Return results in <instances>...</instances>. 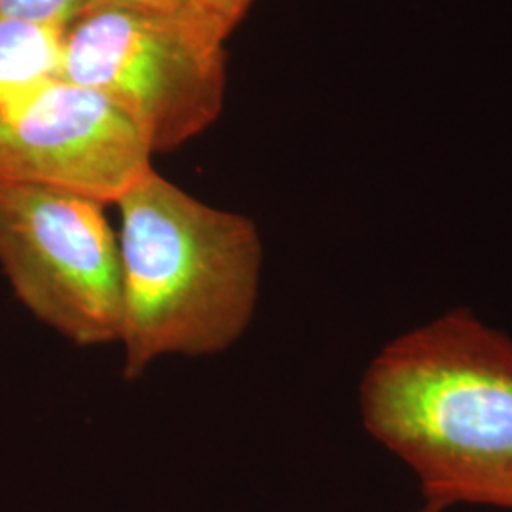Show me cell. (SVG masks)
I'll list each match as a JSON object with an SVG mask.
<instances>
[{
    "label": "cell",
    "instance_id": "10",
    "mask_svg": "<svg viewBox=\"0 0 512 512\" xmlns=\"http://www.w3.org/2000/svg\"><path fill=\"white\" fill-rule=\"evenodd\" d=\"M418 512H442V509H439V507H435V505H429V503H425V507L423 509H420Z\"/></svg>",
    "mask_w": 512,
    "mask_h": 512
},
{
    "label": "cell",
    "instance_id": "1",
    "mask_svg": "<svg viewBox=\"0 0 512 512\" xmlns=\"http://www.w3.org/2000/svg\"><path fill=\"white\" fill-rule=\"evenodd\" d=\"M366 431L425 503L512 511V340L467 308L389 342L361 384Z\"/></svg>",
    "mask_w": 512,
    "mask_h": 512
},
{
    "label": "cell",
    "instance_id": "2",
    "mask_svg": "<svg viewBox=\"0 0 512 512\" xmlns=\"http://www.w3.org/2000/svg\"><path fill=\"white\" fill-rule=\"evenodd\" d=\"M116 207L126 376L167 353L228 348L255 310L262 243L253 220L196 200L154 169Z\"/></svg>",
    "mask_w": 512,
    "mask_h": 512
},
{
    "label": "cell",
    "instance_id": "7",
    "mask_svg": "<svg viewBox=\"0 0 512 512\" xmlns=\"http://www.w3.org/2000/svg\"><path fill=\"white\" fill-rule=\"evenodd\" d=\"M253 2L255 0H190L181 18L203 42L224 48L226 38L247 16Z\"/></svg>",
    "mask_w": 512,
    "mask_h": 512
},
{
    "label": "cell",
    "instance_id": "5",
    "mask_svg": "<svg viewBox=\"0 0 512 512\" xmlns=\"http://www.w3.org/2000/svg\"><path fill=\"white\" fill-rule=\"evenodd\" d=\"M152 150L103 93L59 74L0 107V184L116 205L152 171Z\"/></svg>",
    "mask_w": 512,
    "mask_h": 512
},
{
    "label": "cell",
    "instance_id": "4",
    "mask_svg": "<svg viewBox=\"0 0 512 512\" xmlns=\"http://www.w3.org/2000/svg\"><path fill=\"white\" fill-rule=\"evenodd\" d=\"M101 203L0 184V268L38 321L78 346L120 342L122 260Z\"/></svg>",
    "mask_w": 512,
    "mask_h": 512
},
{
    "label": "cell",
    "instance_id": "8",
    "mask_svg": "<svg viewBox=\"0 0 512 512\" xmlns=\"http://www.w3.org/2000/svg\"><path fill=\"white\" fill-rule=\"evenodd\" d=\"M84 8V0H0V14L65 29Z\"/></svg>",
    "mask_w": 512,
    "mask_h": 512
},
{
    "label": "cell",
    "instance_id": "6",
    "mask_svg": "<svg viewBox=\"0 0 512 512\" xmlns=\"http://www.w3.org/2000/svg\"><path fill=\"white\" fill-rule=\"evenodd\" d=\"M63 29L0 14V107L59 74Z\"/></svg>",
    "mask_w": 512,
    "mask_h": 512
},
{
    "label": "cell",
    "instance_id": "3",
    "mask_svg": "<svg viewBox=\"0 0 512 512\" xmlns=\"http://www.w3.org/2000/svg\"><path fill=\"white\" fill-rule=\"evenodd\" d=\"M59 76L103 93L141 131L152 154L188 143L224 107V48L196 37L181 16L80 12L63 29Z\"/></svg>",
    "mask_w": 512,
    "mask_h": 512
},
{
    "label": "cell",
    "instance_id": "9",
    "mask_svg": "<svg viewBox=\"0 0 512 512\" xmlns=\"http://www.w3.org/2000/svg\"><path fill=\"white\" fill-rule=\"evenodd\" d=\"M190 0H84L82 12L101 10V8H124L139 10L164 16H183Z\"/></svg>",
    "mask_w": 512,
    "mask_h": 512
}]
</instances>
